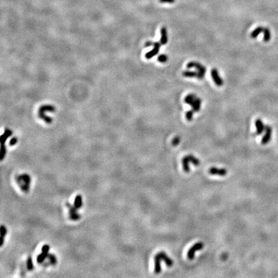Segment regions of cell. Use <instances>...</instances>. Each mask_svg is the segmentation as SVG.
Here are the masks:
<instances>
[{
	"mask_svg": "<svg viewBox=\"0 0 278 278\" xmlns=\"http://www.w3.org/2000/svg\"><path fill=\"white\" fill-rule=\"evenodd\" d=\"M15 179L21 190L25 193H29L31 183V177L29 174L26 173L21 174L16 177Z\"/></svg>",
	"mask_w": 278,
	"mask_h": 278,
	"instance_id": "obj_1",
	"label": "cell"
},
{
	"mask_svg": "<svg viewBox=\"0 0 278 278\" xmlns=\"http://www.w3.org/2000/svg\"><path fill=\"white\" fill-rule=\"evenodd\" d=\"M47 112V111H50V112H54L55 111V108H54L53 106H42L41 108H40V110H39V117L41 118H42L43 120H44V121L48 123V124H50L52 122V119L51 118H50L49 117H47L45 115V112Z\"/></svg>",
	"mask_w": 278,
	"mask_h": 278,
	"instance_id": "obj_2",
	"label": "cell"
},
{
	"mask_svg": "<svg viewBox=\"0 0 278 278\" xmlns=\"http://www.w3.org/2000/svg\"><path fill=\"white\" fill-rule=\"evenodd\" d=\"M67 207L69 210V218L72 221H77L81 219V216L77 211L78 209L75 208V207L72 206L70 203H67Z\"/></svg>",
	"mask_w": 278,
	"mask_h": 278,
	"instance_id": "obj_3",
	"label": "cell"
},
{
	"mask_svg": "<svg viewBox=\"0 0 278 278\" xmlns=\"http://www.w3.org/2000/svg\"><path fill=\"white\" fill-rule=\"evenodd\" d=\"M204 245L202 242H198L189 249L187 252V258L189 260H193L194 258L195 252L204 248Z\"/></svg>",
	"mask_w": 278,
	"mask_h": 278,
	"instance_id": "obj_4",
	"label": "cell"
},
{
	"mask_svg": "<svg viewBox=\"0 0 278 278\" xmlns=\"http://www.w3.org/2000/svg\"><path fill=\"white\" fill-rule=\"evenodd\" d=\"M211 75L212 80H213L214 83L216 86H221L223 85V81L220 76L218 71L217 69L212 68L211 71Z\"/></svg>",
	"mask_w": 278,
	"mask_h": 278,
	"instance_id": "obj_5",
	"label": "cell"
},
{
	"mask_svg": "<svg viewBox=\"0 0 278 278\" xmlns=\"http://www.w3.org/2000/svg\"><path fill=\"white\" fill-rule=\"evenodd\" d=\"M187 68H194L197 69V71H198L199 72H200L201 74H202L204 75L205 74L206 71H207V69L204 66H203L202 64H201L200 63H199L198 62H196V61H190V62L188 63L187 64Z\"/></svg>",
	"mask_w": 278,
	"mask_h": 278,
	"instance_id": "obj_6",
	"label": "cell"
},
{
	"mask_svg": "<svg viewBox=\"0 0 278 278\" xmlns=\"http://www.w3.org/2000/svg\"><path fill=\"white\" fill-rule=\"evenodd\" d=\"M161 45H162V44L160 43V42L154 43L153 48L150 52H148L146 54V58L148 59H150L152 57H153L154 56H156L158 53H159V52Z\"/></svg>",
	"mask_w": 278,
	"mask_h": 278,
	"instance_id": "obj_7",
	"label": "cell"
},
{
	"mask_svg": "<svg viewBox=\"0 0 278 278\" xmlns=\"http://www.w3.org/2000/svg\"><path fill=\"white\" fill-rule=\"evenodd\" d=\"M182 75L186 77H191V78L195 77V78H197L200 80L203 79L205 76V75L201 74L200 72H198V71H197V72H195V71H189V70L184 71V72H182Z\"/></svg>",
	"mask_w": 278,
	"mask_h": 278,
	"instance_id": "obj_8",
	"label": "cell"
},
{
	"mask_svg": "<svg viewBox=\"0 0 278 278\" xmlns=\"http://www.w3.org/2000/svg\"><path fill=\"white\" fill-rule=\"evenodd\" d=\"M209 173L212 175H218L224 177L227 174V170L224 168H217L215 167H211L209 170Z\"/></svg>",
	"mask_w": 278,
	"mask_h": 278,
	"instance_id": "obj_9",
	"label": "cell"
},
{
	"mask_svg": "<svg viewBox=\"0 0 278 278\" xmlns=\"http://www.w3.org/2000/svg\"><path fill=\"white\" fill-rule=\"evenodd\" d=\"M272 128L270 126H265V134L261 140V144L265 145L269 142L272 137Z\"/></svg>",
	"mask_w": 278,
	"mask_h": 278,
	"instance_id": "obj_10",
	"label": "cell"
},
{
	"mask_svg": "<svg viewBox=\"0 0 278 278\" xmlns=\"http://www.w3.org/2000/svg\"><path fill=\"white\" fill-rule=\"evenodd\" d=\"M155 260V274H159L162 270L161 269V261L162 260L160 258L159 253L156 254L154 258Z\"/></svg>",
	"mask_w": 278,
	"mask_h": 278,
	"instance_id": "obj_11",
	"label": "cell"
},
{
	"mask_svg": "<svg viewBox=\"0 0 278 278\" xmlns=\"http://www.w3.org/2000/svg\"><path fill=\"white\" fill-rule=\"evenodd\" d=\"M255 125L256 128V132L255 134L259 135L265 130V126H264V124L260 118H258L256 120Z\"/></svg>",
	"mask_w": 278,
	"mask_h": 278,
	"instance_id": "obj_12",
	"label": "cell"
},
{
	"mask_svg": "<svg viewBox=\"0 0 278 278\" xmlns=\"http://www.w3.org/2000/svg\"><path fill=\"white\" fill-rule=\"evenodd\" d=\"M160 34H161V38H160V43L162 45H165L167 44L168 41V37H167V31L166 27L163 26L161 28L160 30Z\"/></svg>",
	"mask_w": 278,
	"mask_h": 278,
	"instance_id": "obj_13",
	"label": "cell"
},
{
	"mask_svg": "<svg viewBox=\"0 0 278 278\" xmlns=\"http://www.w3.org/2000/svg\"><path fill=\"white\" fill-rule=\"evenodd\" d=\"M159 254L160 255L162 259L165 261V263L167 265V266H171L173 265V260L170 257H169V256L164 252H160L159 253Z\"/></svg>",
	"mask_w": 278,
	"mask_h": 278,
	"instance_id": "obj_14",
	"label": "cell"
},
{
	"mask_svg": "<svg viewBox=\"0 0 278 278\" xmlns=\"http://www.w3.org/2000/svg\"><path fill=\"white\" fill-rule=\"evenodd\" d=\"M201 105V100L198 97H197V99H195L193 104L190 106L192 107L193 110L195 112H198L200 110V107Z\"/></svg>",
	"mask_w": 278,
	"mask_h": 278,
	"instance_id": "obj_15",
	"label": "cell"
},
{
	"mask_svg": "<svg viewBox=\"0 0 278 278\" xmlns=\"http://www.w3.org/2000/svg\"><path fill=\"white\" fill-rule=\"evenodd\" d=\"M12 134V132L9 129H6L4 133L1 136V138H0V141H1L2 145L5 144V141L7 140V139L10 137Z\"/></svg>",
	"mask_w": 278,
	"mask_h": 278,
	"instance_id": "obj_16",
	"label": "cell"
},
{
	"mask_svg": "<svg viewBox=\"0 0 278 278\" xmlns=\"http://www.w3.org/2000/svg\"><path fill=\"white\" fill-rule=\"evenodd\" d=\"M197 95H195L194 94H189L185 97L184 101L185 103H186V104L191 106L193 104V102H194L195 99H197Z\"/></svg>",
	"mask_w": 278,
	"mask_h": 278,
	"instance_id": "obj_17",
	"label": "cell"
},
{
	"mask_svg": "<svg viewBox=\"0 0 278 278\" xmlns=\"http://www.w3.org/2000/svg\"><path fill=\"white\" fill-rule=\"evenodd\" d=\"M75 208L77 209H80L82 205H83V198L81 194H78L76 196V197L74 200V205Z\"/></svg>",
	"mask_w": 278,
	"mask_h": 278,
	"instance_id": "obj_18",
	"label": "cell"
},
{
	"mask_svg": "<svg viewBox=\"0 0 278 278\" xmlns=\"http://www.w3.org/2000/svg\"><path fill=\"white\" fill-rule=\"evenodd\" d=\"M263 29H264V28L262 26L257 27V28L254 29L252 32V33L250 34V37L252 38V39H256V38L261 33H262Z\"/></svg>",
	"mask_w": 278,
	"mask_h": 278,
	"instance_id": "obj_19",
	"label": "cell"
},
{
	"mask_svg": "<svg viewBox=\"0 0 278 278\" xmlns=\"http://www.w3.org/2000/svg\"><path fill=\"white\" fill-rule=\"evenodd\" d=\"M49 252L46 251H42V252L37 256V261L38 263H42L43 261H44L46 258H48V253Z\"/></svg>",
	"mask_w": 278,
	"mask_h": 278,
	"instance_id": "obj_20",
	"label": "cell"
},
{
	"mask_svg": "<svg viewBox=\"0 0 278 278\" xmlns=\"http://www.w3.org/2000/svg\"><path fill=\"white\" fill-rule=\"evenodd\" d=\"M185 158L187 159L189 162H191L195 166H198L200 165V160L197 159V158H196L193 155H189L185 156Z\"/></svg>",
	"mask_w": 278,
	"mask_h": 278,
	"instance_id": "obj_21",
	"label": "cell"
},
{
	"mask_svg": "<svg viewBox=\"0 0 278 278\" xmlns=\"http://www.w3.org/2000/svg\"><path fill=\"white\" fill-rule=\"evenodd\" d=\"M263 33L264 34L263 41L265 42H269L270 40V38H271V34H270V30L267 28H264Z\"/></svg>",
	"mask_w": 278,
	"mask_h": 278,
	"instance_id": "obj_22",
	"label": "cell"
},
{
	"mask_svg": "<svg viewBox=\"0 0 278 278\" xmlns=\"http://www.w3.org/2000/svg\"><path fill=\"white\" fill-rule=\"evenodd\" d=\"M26 269L29 271H32L34 270L33 260H32L31 256H29L26 260Z\"/></svg>",
	"mask_w": 278,
	"mask_h": 278,
	"instance_id": "obj_23",
	"label": "cell"
},
{
	"mask_svg": "<svg viewBox=\"0 0 278 278\" xmlns=\"http://www.w3.org/2000/svg\"><path fill=\"white\" fill-rule=\"evenodd\" d=\"M182 164H183L184 171L185 173H189L190 171V168L189 166V161L187 160L186 158H185V156L182 159Z\"/></svg>",
	"mask_w": 278,
	"mask_h": 278,
	"instance_id": "obj_24",
	"label": "cell"
},
{
	"mask_svg": "<svg viewBox=\"0 0 278 278\" xmlns=\"http://www.w3.org/2000/svg\"><path fill=\"white\" fill-rule=\"evenodd\" d=\"M7 153V149H6V146H5V144L2 145L1 147V152H0V160L2 161L4 159V158L6 156Z\"/></svg>",
	"mask_w": 278,
	"mask_h": 278,
	"instance_id": "obj_25",
	"label": "cell"
},
{
	"mask_svg": "<svg viewBox=\"0 0 278 278\" xmlns=\"http://www.w3.org/2000/svg\"><path fill=\"white\" fill-rule=\"evenodd\" d=\"M48 258L49 261H50V263L52 265H55L57 263V258L55 255H53L52 254H49Z\"/></svg>",
	"mask_w": 278,
	"mask_h": 278,
	"instance_id": "obj_26",
	"label": "cell"
},
{
	"mask_svg": "<svg viewBox=\"0 0 278 278\" xmlns=\"http://www.w3.org/2000/svg\"><path fill=\"white\" fill-rule=\"evenodd\" d=\"M157 60L159 61L160 63H166L168 60V57L166 54H160V56H159L157 58Z\"/></svg>",
	"mask_w": 278,
	"mask_h": 278,
	"instance_id": "obj_27",
	"label": "cell"
},
{
	"mask_svg": "<svg viewBox=\"0 0 278 278\" xmlns=\"http://www.w3.org/2000/svg\"><path fill=\"white\" fill-rule=\"evenodd\" d=\"M193 113H194V111L192 110H189V111L187 112L186 113H185V118H186V119L188 121H193Z\"/></svg>",
	"mask_w": 278,
	"mask_h": 278,
	"instance_id": "obj_28",
	"label": "cell"
},
{
	"mask_svg": "<svg viewBox=\"0 0 278 278\" xmlns=\"http://www.w3.org/2000/svg\"><path fill=\"white\" fill-rule=\"evenodd\" d=\"M0 234H1V237H4L7 235V229L6 227H5L4 225L1 226V228H0Z\"/></svg>",
	"mask_w": 278,
	"mask_h": 278,
	"instance_id": "obj_29",
	"label": "cell"
},
{
	"mask_svg": "<svg viewBox=\"0 0 278 278\" xmlns=\"http://www.w3.org/2000/svg\"><path fill=\"white\" fill-rule=\"evenodd\" d=\"M180 142V138L179 137H176L173 139L171 143L173 146H177L178 145Z\"/></svg>",
	"mask_w": 278,
	"mask_h": 278,
	"instance_id": "obj_30",
	"label": "cell"
},
{
	"mask_svg": "<svg viewBox=\"0 0 278 278\" xmlns=\"http://www.w3.org/2000/svg\"><path fill=\"white\" fill-rule=\"evenodd\" d=\"M18 142V138L17 137H13L11 140H10L9 142V145L10 146H14L15 144H16V143Z\"/></svg>",
	"mask_w": 278,
	"mask_h": 278,
	"instance_id": "obj_31",
	"label": "cell"
},
{
	"mask_svg": "<svg viewBox=\"0 0 278 278\" xmlns=\"http://www.w3.org/2000/svg\"><path fill=\"white\" fill-rule=\"evenodd\" d=\"M175 0H159V2L161 3H173Z\"/></svg>",
	"mask_w": 278,
	"mask_h": 278,
	"instance_id": "obj_32",
	"label": "cell"
},
{
	"mask_svg": "<svg viewBox=\"0 0 278 278\" xmlns=\"http://www.w3.org/2000/svg\"><path fill=\"white\" fill-rule=\"evenodd\" d=\"M153 44L154 43H152L151 41H148L146 43L145 46H146V47H149V46H151L152 45H153Z\"/></svg>",
	"mask_w": 278,
	"mask_h": 278,
	"instance_id": "obj_33",
	"label": "cell"
},
{
	"mask_svg": "<svg viewBox=\"0 0 278 278\" xmlns=\"http://www.w3.org/2000/svg\"><path fill=\"white\" fill-rule=\"evenodd\" d=\"M3 243H4V237H1V240H0V245H1V247L3 246Z\"/></svg>",
	"mask_w": 278,
	"mask_h": 278,
	"instance_id": "obj_34",
	"label": "cell"
}]
</instances>
